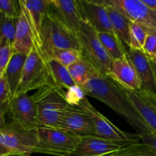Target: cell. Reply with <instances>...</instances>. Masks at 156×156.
<instances>
[{"mask_svg": "<svg viewBox=\"0 0 156 156\" xmlns=\"http://www.w3.org/2000/svg\"><path fill=\"white\" fill-rule=\"evenodd\" d=\"M80 87L87 96L101 101L123 117L136 131L137 134L143 135L152 133L129 100L124 89L112 79L100 75Z\"/></svg>", "mask_w": 156, "mask_h": 156, "instance_id": "1", "label": "cell"}, {"mask_svg": "<svg viewBox=\"0 0 156 156\" xmlns=\"http://www.w3.org/2000/svg\"><path fill=\"white\" fill-rule=\"evenodd\" d=\"M41 40V54L46 61L51 59L57 50L74 49L81 51L76 34L70 30L50 9L43 21Z\"/></svg>", "mask_w": 156, "mask_h": 156, "instance_id": "2", "label": "cell"}, {"mask_svg": "<svg viewBox=\"0 0 156 156\" xmlns=\"http://www.w3.org/2000/svg\"><path fill=\"white\" fill-rule=\"evenodd\" d=\"M32 97L37 109V126L58 129L62 115L69 107L64 91L50 82L37 89Z\"/></svg>", "mask_w": 156, "mask_h": 156, "instance_id": "3", "label": "cell"}, {"mask_svg": "<svg viewBox=\"0 0 156 156\" xmlns=\"http://www.w3.org/2000/svg\"><path fill=\"white\" fill-rule=\"evenodd\" d=\"M0 144L10 152L30 155L38 147V126L11 120L0 127Z\"/></svg>", "mask_w": 156, "mask_h": 156, "instance_id": "4", "label": "cell"}, {"mask_svg": "<svg viewBox=\"0 0 156 156\" xmlns=\"http://www.w3.org/2000/svg\"><path fill=\"white\" fill-rule=\"evenodd\" d=\"M76 35L80 44L82 56L101 75L108 77L111 73L113 59L101 43L97 31L89 23L82 20Z\"/></svg>", "mask_w": 156, "mask_h": 156, "instance_id": "5", "label": "cell"}, {"mask_svg": "<svg viewBox=\"0 0 156 156\" xmlns=\"http://www.w3.org/2000/svg\"><path fill=\"white\" fill-rule=\"evenodd\" d=\"M82 136L56 128L38 126L36 153L55 156H72Z\"/></svg>", "mask_w": 156, "mask_h": 156, "instance_id": "6", "label": "cell"}, {"mask_svg": "<svg viewBox=\"0 0 156 156\" xmlns=\"http://www.w3.org/2000/svg\"><path fill=\"white\" fill-rule=\"evenodd\" d=\"M50 82V77L47 61L35 47L27 56L15 96L39 89Z\"/></svg>", "mask_w": 156, "mask_h": 156, "instance_id": "7", "label": "cell"}, {"mask_svg": "<svg viewBox=\"0 0 156 156\" xmlns=\"http://www.w3.org/2000/svg\"><path fill=\"white\" fill-rule=\"evenodd\" d=\"M107 4L121 12L132 22L156 35V11L150 9L142 0H105Z\"/></svg>", "mask_w": 156, "mask_h": 156, "instance_id": "8", "label": "cell"}, {"mask_svg": "<svg viewBox=\"0 0 156 156\" xmlns=\"http://www.w3.org/2000/svg\"><path fill=\"white\" fill-rule=\"evenodd\" d=\"M77 108L86 113L88 117L91 118L95 128L98 136L115 140L141 141V137L139 134L126 133L113 124L112 122L110 121L106 117H105L93 107L87 98L82 101Z\"/></svg>", "mask_w": 156, "mask_h": 156, "instance_id": "9", "label": "cell"}, {"mask_svg": "<svg viewBox=\"0 0 156 156\" xmlns=\"http://www.w3.org/2000/svg\"><path fill=\"white\" fill-rule=\"evenodd\" d=\"M136 142L139 141L115 140L102 138L98 136H82L72 156H101L119 150Z\"/></svg>", "mask_w": 156, "mask_h": 156, "instance_id": "10", "label": "cell"}, {"mask_svg": "<svg viewBox=\"0 0 156 156\" xmlns=\"http://www.w3.org/2000/svg\"><path fill=\"white\" fill-rule=\"evenodd\" d=\"M83 20L91 24L97 33L115 34L105 0H79Z\"/></svg>", "mask_w": 156, "mask_h": 156, "instance_id": "11", "label": "cell"}, {"mask_svg": "<svg viewBox=\"0 0 156 156\" xmlns=\"http://www.w3.org/2000/svg\"><path fill=\"white\" fill-rule=\"evenodd\" d=\"M58 129L80 136H97L91 118L77 107H69L61 118Z\"/></svg>", "mask_w": 156, "mask_h": 156, "instance_id": "12", "label": "cell"}, {"mask_svg": "<svg viewBox=\"0 0 156 156\" xmlns=\"http://www.w3.org/2000/svg\"><path fill=\"white\" fill-rule=\"evenodd\" d=\"M33 32L36 48L41 53V32L46 14L50 10V0H19Z\"/></svg>", "mask_w": 156, "mask_h": 156, "instance_id": "13", "label": "cell"}, {"mask_svg": "<svg viewBox=\"0 0 156 156\" xmlns=\"http://www.w3.org/2000/svg\"><path fill=\"white\" fill-rule=\"evenodd\" d=\"M114 82L128 91H139L142 84L132 62L127 56L112 62L111 73L108 76Z\"/></svg>", "mask_w": 156, "mask_h": 156, "instance_id": "14", "label": "cell"}, {"mask_svg": "<svg viewBox=\"0 0 156 156\" xmlns=\"http://www.w3.org/2000/svg\"><path fill=\"white\" fill-rule=\"evenodd\" d=\"M126 56L130 60L141 81V90L156 96V78L151 59L143 50L129 49Z\"/></svg>", "mask_w": 156, "mask_h": 156, "instance_id": "15", "label": "cell"}, {"mask_svg": "<svg viewBox=\"0 0 156 156\" xmlns=\"http://www.w3.org/2000/svg\"><path fill=\"white\" fill-rule=\"evenodd\" d=\"M12 120L37 126V109L32 96L27 93L15 96L8 104Z\"/></svg>", "mask_w": 156, "mask_h": 156, "instance_id": "16", "label": "cell"}, {"mask_svg": "<svg viewBox=\"0 0 156 156\" xmlns=\"http://www.w3.org/2000/svg\"><path fill=\"white\" fill-rule=\"evenodd\" d=\"M50 9L70 30L77 33L83 20L79 0H50Z\"/></svg>", "mask_w": 156, "mask_h": 156, "instance_id": "17", "label": "cell"}, {"mask_svg": "<svg viewBox=\"0 0 156 156\" xmlns=\"http://www.w3.org/2000/svg\"><path fill=\"white\" fill-rule=\"evenodd\" d=\"M124 91L152 132L156 135V96L141 89Z\"/></svg>", "mask_w": 156, "mask_h": 156, "instance_id": "18", "label": "cell"}, {"mask_svg": "<svg viewBox=\"0 0 156 156\" xmlns=\"http://www.w3.org/2000/svg\"><path fill=\"white\" fill-rule=\"evenodd\" d=\"M13 47L15 52L26 55H28L36 47L33 32L21 8L15 28Z\"/></svg>", "mask_w": 156, "mask_h": 156, "instance_id": "19", "label": "cell"}, {"mask_svg": "<svg viewBox=\"0 0 156 156\" xmlns=\"http://www.w3.org/2000/svg\"><path fill=\"white\" fill-rule=\"evenodd\" d=\"M106 8L116 35L128 50L130 48V26L132 21L117 9L107 3Z\"/></svg>", "mask_w": 156, "mask_h": 156, "instance_id": "20", "label": "cell"}, {"mask_svg": "<svg viewBox=\"0 0 156 156\" xmlns=\"http://www.w3.org/2000/svg\"><path fill=\"white\" fill-rule=\"evenodd\" d=\"M28 55L15 52L4 71V78L9 83L12 98L19 85L23 70Z\"/></svg>", "mask_w": 156, "mask_h": 156, "instance_id": "21", "label": "cell"}, {"mask_svg": "<svg viewBox=\"0 0 156 156\" xmlns=\"http://www.w3.org/2000/svg\"><path fill=\"white\" fill-rule=\"evenodd\" d=\"M50 82L59 88V89L66 90L76 84L70 76L68 68L62 66L60 62L54 59H50L47 61Z\"/></svg>", "mask_w": 156, "mask_h": 156, "instance_id": "22", "label": "cell"}, {"mask_svg": "<svg viewBox=\"0 0 156 156\" xmlns=\"http://www.w3.org/2000/svg\"><path fill=\"white\" fill-rule=\"evenodd\" d=\"M68 70L75 83L79 86H82L101 75L82 56L73 65L69 66Z\"/></svg>", "mask_w": 156, "mask_h": 156, "instance_id": "23", "label": "cell"}, {"mask_svg": "<svg viewBox=\"0 0 156 156\" xmlns=\"http://www.w3.org/2000/svg\"><path fill=\"white\" fill-rule=\"evenodd\" d=\"M98 36L105 50L113 60L122 59L126 56L127 50L117 35L110 33H98Z\"/></svg>", "mask_w": 156, "mask_h": 156, "instance_id": "24", "label": "cell"}, {"mask_svg": "<svg viewBox=\"0 0 156 156\" xmlns=\"http://www.w3.org/2000/svg\"><path fill=\"white\" fill-rule=\"evenodd\" d=\"M101 156H156V152L149 145L141 141Z\"/></svg>", "mask_w": 156, "mask_h": 156, "instance_id": "25", "label": "cell"}, {"mask_svg": "<svg viewBox=\"0 0 156 156\" xmlns=\"http://www.w3.org/2000/svg\"><path fill=\"white\" fill-rule=\"evenodd\" d=\"M18 18H10L0 12V41L6 40L13 44Z\"/></svg>", "mask_w": 156, "mask_h": 156, "instance_id": "26", "label": "cell"}, {"mask_svg": "<svg viewBox=\"0 0 156 156\" xmlns=\"http://www.w3.org/2000/svg\"><path fill=\"white\" fill-rule=\"evenodd\" d=\"M149 32L142 26L132 22L130 26V48L143 50Z\"/></svg>", "mask_w": 156, "mask_h": 156, "instance_id": "27", "label": "cell"}, {"mask_svg": "<svg viewBox=\"0 0 156 156\" xmlns=\"http://www.w3.org/2000/svg\"><path fill=\"white\" fill-rule=\"evenodd\" d=\"M81 57H82V52L80 50H74V49H65L55 52L51 59H56L62 66L68 68Z\"/></svg>", "mask_w": 156, "mask_h": 156, "instance_id": "28", "label": "cell"}, {"mask_svg": "<svg viewBox=\"0 0 156 156\" xmlns=\"http://www.w3.org/2000/svg\"><path fill=\"white\" fill-rule=\"evenodd\" d=\"M64 94L68 105L73 107L79 106L82 101L87 96L84 90L77 85L66 90Z\"/></svg>", "mask_w": 156, "mask_h": 156, "instance_id": "29", "label": "cell"}, {"mask_svg": "<svg viewBox=\"0 0 156 156\" xmlns=\"http://www.w3.org/2000/svg\"><path fill=\"white\" fill-rule=\"evenodd\" d=\"M14 53L15 50L12 42L6 40L0 41V70L5 71Z\"/></svg>", "mask_w": 156, "mask_h": 156, "instance_id": "30", "label": "cell"}, {"mask_svg": "<svg viewBox=\"0 0 156 156\" xmlns=\"http://www.w3.org/2000/svg\"><path fill=\"white\" fill-rule=\"evenodd\" d=\"M21 12L19 1L0 0V12L10 18H18Z\"/></svg>", "mask_w": 156, "mask_h": 156, "instance_id": "31", "label": "cell"}, {"mask_svg": "<svg viewBox=\"0 0 156 156\" xmlns=\"http://www.w3.org/2000/svg\"><path fill=\"white\" fill-rule=\"evenodd\" d=\"M143 51L150 59L156 57V35L149 34L143 46Z\"/></svg>", "mask_w": 156, "mask_h": 156, "instance_id": "32", "label": "cell"}, {"mask_svg": "<svg viewBox=\"0 0 156 156\" xmlns=\"http://www.w3.org/2000/svg\"><path fill=\"white\" fill-rule=\"evenodd\" d=\"M12 98V91L4 76L0 80V105H7Z\"/></svg>", "mask_w": 156, "mask_h": 156, "instance_id": "33", "label": "cell"}, {"mask_svg": "<svg viewBox=\"0 0 156 156\" xmlns=\"http://www.w3.org/2000/svg\"><path fill=\"white\" fill-rule=\"evenodd\" d=\"M140 137H141V141L143 143L149 145L156 152V135L154 133L143 134V135H140Z\"/></svg>", "mask_w": 156, "mask_h": 156, "instance_id": "34", "label": "cell"}, {"mask_svg": "<svg viewBox=\"0 0 156 156\" xmlns=\"http://www.w3.org/2000/svg\"><path fill=\"white\" fill-rule=\"evenodd\" d=\"M8 113H9L8 104L7 105H0V127H2L7 123L5 115Z\"/></svg>", "mask_w": 156, "mask_h": 156, "instance_id": "35", "label": "cell"}, {"mask_svg": "<svg viewBox=\"0 0 156 156\" xmlns=\"http://www.w3.org/2000/svg\"><path fill=\"white\" fill-rule=\"evenodd\" d=\"M142 1L150 9L156 11V0H142Z\"/></svg>", "mask_w": 156, "mask_h": 156, "instance_id": "36", "label": "cell"}, {"mask_svg": "<svg viewBox=\"0 0 156 156\" xmlns=\"http://www.w3.org/2000/svg\"><path fill=\"white\" fill-rule=\"evenodd\" d=\"M2 156H30L28 154L25 153H21V152H10L9 153H6Z\"/></svg>", "mask_w": 156, "mask_h": 156, "instance_id": "37", "label": "cell"}, {"mask_svg": "<svg viewBox=\"0 0 156 156\" xmlns=\"http://www.w3.org/2000/svg\"><path fill=\"white\" fill-rule=\"evenodd\" d=\"M9 152H10V151L8 150L6 148H5L4 146H2L0 144V156H2L3 155H5V154L9 153Z\"/></svg>", "mask_w": 156, "mask_h": 156, "instance_id": "38", "label": "cell"}, {"mask_svg": "<svg viewBox=\"0 0 156 156\" xmlns=\"http://www.w3.org/2000/svg\"><path fill=\"white\" fill-rule=\"evenodd\" d=\"M151 62H152V68H153L154 69V72H155V78H156V64L155 62H153V61L151 59Z\"/></svg>", "mask_w": 156, "mask_h": 156, "instance_id": "39", "label": "cell"}, {"mask_svg": "<svg viewBox=\"0 0 156 156\" xmlns=\"http://www.w3.org/2000/svg\"><path fill=\"white\" fill-rule=\"evenodd\" d=\"M3 76H4V71H2V70H0V80H1L2 78L3 77Z\"/></svg>", "mask_w": 156, "mask_h": 156, "instance_id": "40", "label": "cell"}, {"mask_svg": "<svg viewBox=\"0 0 156 156\" xmlns=\"http://www.w3.org/2000/svg\"><path fill=\"white\" fill-rule=\"evenodd\" d=\"M152 61H153V62H155V63L156 64V57H155V59H152Z\"/></svg>", "mask_w": 156, "mask_h": 156, "instance_id": "41", "label": "cell"}]
</instances>
